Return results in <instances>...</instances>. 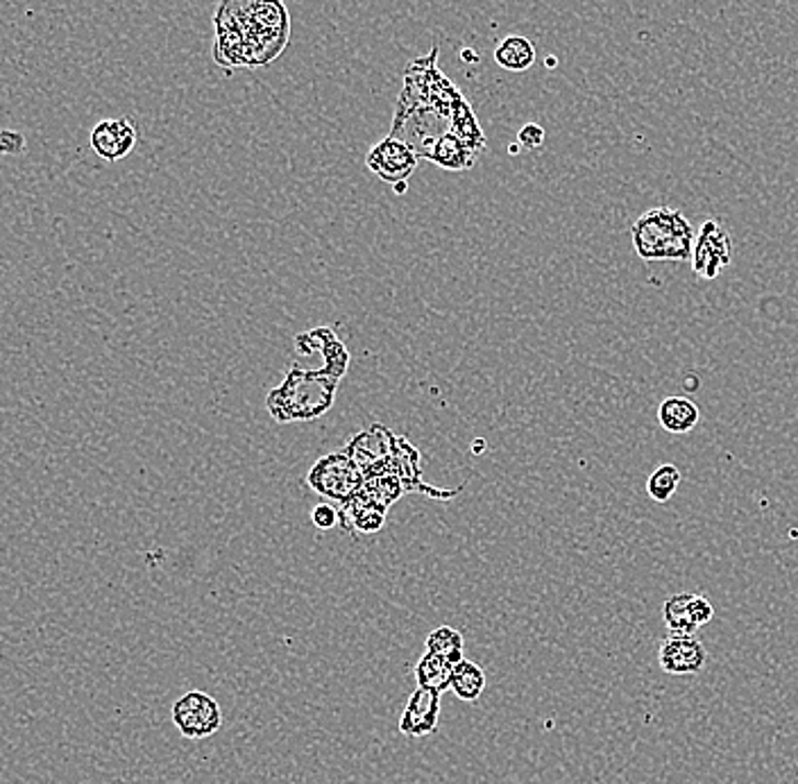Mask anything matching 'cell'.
Here are the masks:
<instances>
[{
    "label": "cell",
    "mask_w": 798,
    "mask_h": 784,
    "mask_svg": "<svg viewBox=\"0 0 798 784\" xmlns=\"http://www.w3.org/2000/svg\"><path fill=\"white\" fill-rule=\"evenodd\" d=\"M214 25V59L225 68H257L274 61L291 34V16L282 0H223Z\"/></svg>",
    "instance_id": "1"
},
{
    "label": "cell",
    "mask_w": 798,
    "mask_h": 784,
    "mask_svg": "<svg viewBox=\"0 0 798 784\" xmlns=\"http://www.w3.org/2000/svg\"><path fill=\"white\" fill-rule=\"evenodd\" d=\"M697 229L685 213L672 206H655L644 211L631 227L636 255L642 261H689Z\"/></svg>",
    "instance_id": "2"
},
{
    "label": "cell",
    "mask_w": 798,
    "mask_h": 784,
    "mask_svg": "<svg viewBox=\"0 0 798 784\" xmlns=\"http://www.w3.org/2000/svg\"><path fill=\"white\" fill-rule=\"evenodd\" d=\"M336 388V379L295 363L286 372L284 383L270 392L266 406L277 422L316 419L334 406Z\"/></svg>",
    "instance_id": "3"
},
{
    "label": "cell",
    "mask_w": 798,
    "mask_h": 784,
    "mask_svg": "<svg viewBox=\"0 0 798 784\" xmlns=\"http://www.w3.org/2000/svg\"><path fill=\"white\" fill-rule=\"evenodd\" d=\"M306 483L311 490L327 499V502H338L345 506L361 494L366 485V474L347 456V451H336L316 460V466L311 468L306 477Z\"/></svg>",
    "instance_id": "4"
},
{
    "label": "cell",
    "mask_w": 798,
    "mask_h": 784,
    "mask_svg": "<svg viewBox=\"0 0 798 784\" xmlns=\"http://www.w3.org/2000/svg\"><path fill=\"white\" fill-rule=\"evenodd\" d=\"M692 270L699 279L712 281L733 264V236L717 221L701 223L692 245Z\"/></svg>",
    "instance_id": "5"
},
{
    "label": "cell",
    "mask_w": 798,
    "mask_h": 784,
    "mask_svg": "<svg viewBox=\"0 0 798 784\" xmlns=\"http://www.w3.org/2000/svg\"><path fill=\"white\" fill-rule=\"evenodd\" d=\"M172 724L187 739H206L221 730L223 709L210 694L187 692L172 705Z\"/></svg>",
    "instance_id": "6"
},
{
    "label": "cell",
    "mask_w": 798,
    "mask_h": 784,
    "mask_svg": "<svg viewBox=\"0 0 798 784\" xmlns=\"http://www.w3.org/2000/svg\"><path fill=\"white\" fill-rule=\"evenodd\" d=\"M418 153H415L406 141L389 134L386 138H381L379 144H374L370 148V153L366 155V166L372 175H376L381 182L389 184H397V182H408V177L418 170Z\"/></svg>",
    "instance_id": "7"
},
{
    "label": "cell",
    "mask_w": 798,
    "mask_h": 784,
    "mask_svg": "<svg viewBox=\"0 0 798 784\" xmlns=\"http://www.w3.org/2000/svg\"><path fill=\"white\" fill-rule=\"evenodd\" d=\"M395 445L397 436H393L386 426L374 424L370 429L361 432L357 438H352L345 451L363 470L368 479L381 472H389V462L395 451Z\"/></svg>",
    "instance_id": "8"
},
{
    "label": "cell",
    "mask_w": 798,
    "mask_h": 784,
    "mask_svg": "<svg viewBox=\"0 0 798 784\" xmlns=\"http://www.w3.org/2000/svg\"><path fill=\"white\" fill-rule=\"evenodd\" d=\"M657 664L670 675H694L708 664V651L697 635L670 632L657 649Z\"/></svg>",
    "instance_id": "9"
},
{
    "label": "cell",
    "mask_w": 798,
    "mask_h": 784,
    "mask_svg": "<svg viewBox=\"0 0 798 784\" xmlns=\"http://www.w3.org/2000/svg\"><path fill=\"white\" fill-rule=\"evenodd\" d=\"M715 617L712 603L697 592H678L663 603V621L670 632L697 635Z\"/></svg>",
    "instance_id": "10"
},
{
    "label": "cell",
    "mask_w": 798,
    "mask_h": 784,
    "mask_svg": "<svg viewBox=\"0 0 798 784\" xmlns=\"http://www.w3.org/2000/svg\"><path fill=\"white\" fill-rule=\"evenodd\" d=\"M295 349L297 356H304V359H314V354H323L321 372L336 381L342 379L347 366H350V351H347V347L336 338V334L329 327L300 334L295 338Z\"/></svg>",
    "instance_id": "11"
},
{
    "label": "cell",
    "mask_w": 798,
    "mask_h": 784,
    "mask_svg": "<svg viewBox=\"0 0 798 784\" xmlns=\"http://www.w3.org/2000/svg\"><path fill=\"white\" fill-rule=\"evenodd\" d=\"M138 141V130L132 119H105L91 130V148L105 161L125 159Z\"/></svg>",
    "instance_id": "12"
},
{
    "label": "cell",
    "mask_w": 798,
    "mask_h": 784,
    "mask_svg": "<svg viewBox=\"0 0 798 784\" xmlns=\"http://www.w3.org/2000/svg\"><path fill=\"white\" fill-rule=\"evenodd\" d=\"M440 721V694L418 687L415 690L400 717V732L404 737H429L436 732Z\"/></svg>",
    "instance_id": "13"
},
{
    "label": "cell",
    "mask_w": 798,
    "mask_h": 784,
    "mask_svg": "<svg viewBox=\"0 0 798 784\" xmlns=\"http://www.w3.org/2000/svg\"><path fill=\"white\" fill-rule=\"evenodd\" d=\"M476 157H479V153H474L459 134L447 132L436 141L425 159H429L431 164H436L445 170L465 172L476 164Z\"/></svg>",
    "instance_id": "14"
},
{
    "label": "cell",
    "mask_w": 798,
    "mask_h": 784,
    "mask_svg": "<svg viewBox=\"0 0 798 784\" xmlns=\"http://www.w3.org/2000/svg\"><path fill=\"white\" fill-rule=\"evenodd\" d=\"M699 419H701L699 406L683 395L667 397L661 402V406H657V422H661V426L667 434H674V436L694 432L697 429Z\"/></svg>",
    "instance_id": "15"
},
{
    "label": "cell",
    "mask_w": 798,
    "mask_h": 784,
    "mask_svg": "<svg viewBox=\"0 0 798 784\" xmlns=\"http://www.w3.org/2000/svg\"><path fill=\"white\" fill-rule=\"evenodd\" d=\"M386 519V508H381L379 504L370 502V499L361 492L357 499H352L350 504H345L340 511V524L347 530H357L363 533V536H372L381 526H384Z\"/></svg>",
    "instance_id": "16"
},
{
    "label": "cell",
    "mask_w": 798,
    "mask_h": 784,
    "mask_svg": "<svg viewBox=\"0 0 798 784\" xmlns=\"http://www.w3.org/2000/svg\"><path fill=\"white\" fill-rule=\"evenodd\" d=\"M454 667L457 664L449 662L447 658L425 651V656L418 660V664H415V681H418V687L442 694L449 690V685H452Z\"/></svg>",
    "instance_id": "17"
},
{
    "label": "cell",
    "mask_w": 798,
    "mask_h": 784,
    "mask_svg": "<svg viewBox=\"0 0 798 784\" xmlns=\"http://www.w3.org/2000/svg\"><path fill=\"white\" fill-rule=\"evenodd\" d=\"M495 61L513 74H525L536 61V46L527 37L510 34L495 48Z\"/></svg>",
    "instance_id": "18"
},
{
    "label": "cell",
    "mask_w": 798,
    "mask_h": 784,
    "mask_svg": "<svg viewBox=\"0 0 798 784\" xmlns=\"http://www.w3.org/2000/svg\"><path fill=\"white\" fill-rule=\"evenodd\" d=\"M449 690H452L465 703L479 701V696L485 690V673H483V669L476 662H472V660H461L454 667L452 685H449Z\"/></svg>",
    "instance_id": "19"
},
{
    "label": "cell",
    "mask_w": 798,
    "mask_h": 784,
    "mask_svg": "<svg viewBox=\"0 0 798 784\" xmlns=\"http://www.w3.org/2000/svg\"><path fill=\"white\" fill-rule=\"evenodd\" d=\"M427 651L459 664L461 660H465V639L457 628L440 626V628L429 632Z\"/></svg>",
    "instance_id": "20"
},
{
    "label": "cell",
    "mask_w": 798,
    "mask_h": 784,
    "mask_svg": "<svg viewBox=\"0 0 798 784\" xmlns=\"http://www.w3.org/2000/svg\"><path fill=\"white\" fill-rule=\"evenodd\" d=\"M681 470L674 466V462H663L657 466L649 479H647V494L653 499L655 504H667L672 502V496L676 494L678 485H681Z\"/></svg>",
    "instance_id": "21"
},
{
    "label": "cell",
    "mask_w": 798,
    "mask_h": 784,
    "mask_svg": "<svg viewBox=\"0 0 798 784\" xmlns=\"http://www.w3.org/2000/svg\"><path fill=\"white\" fill-rule=\"evenodd\" d=\"M517 144L525 150H538L544 146V127L538 123H527L517 132Z\"/></svg>",
    "instance_id": "22"
},
{
    "label": "cell",
    "mask_w": 798,
    "mask_h": 784,
    "mask_svg": "<svg viewBox=\"0 0 798 784\" xmlns=\"http://www.w3.org/2000/svg\"><path fill=\"white\" fill-rule=\"evenodd\" d=\"M311 522H314V526L321 530H329L336 524H340V511L327 502L318 504L314 511H311Z\"/></svg>",
    "instance_id": "23"
},
{
    "label": "cell",
    "mask_w": 798,
    "mask_h": 784,
    "mask_svg": "<svg viewBox=\"0 0 798 784\" xmlns=\"http://www.w3.org/2000/svg\"><path fill=\"white\" fill-rule=\"evenodd\" d=\"M25 150V136L14 130H0V155L16 157Z\"/></svg>",
    "instance_id": "24"
},
{
    "label": "cell",
    "mask_w": 798,
    "mask_h": 784,
    "mask_svg": "<svg viewBox=\"0 0 798 784\" xmlns=\"http://www.w3.org/2000/svg\"><path fill=\"white\" fill-rule=\"evenodd\" d=\"M406 189H408V182H397V184H393L395 195H404V193H406Z\"/></svg>",
    "instance_id": "25"
},
{
    "label": "cell",
    "mask_w": 798,
    "mask_h": 784,
    "mask_svg": "<svg viewBox=\"0 0 798 784\" xmlns=\"http://www.w3.org/2000/svg\"><path fill=\"white\" fill-rule=\"evenodd\" d=\"M483 449H485V443H481V440H474V449H472V451H474V453H481Z\"/></svg>",
    "instance_id": "26"
},
{
    "label": "cell",
    "mask_w": 798,
    "mask_h": 784,
    "mask_svg": "<svg viewBox=\"0 0 798 784\" xmlns=\"http://www.w3.org/2000/svg\"><path fill=\"white\" fill-rule=\"evenodd\" d=\"M519 148H522V146H519V144H513V146L508 148V153H510V155H517V150H519Z\"/></svg>",
    "instance_id": "27"
}]
</instances>
